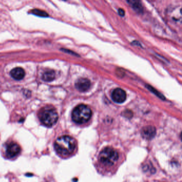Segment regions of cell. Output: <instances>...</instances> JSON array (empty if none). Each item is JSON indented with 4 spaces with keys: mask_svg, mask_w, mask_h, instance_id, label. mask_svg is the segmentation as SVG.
<instances>
[{
    "mask_svg": "<svg viewBox=\"0 0 182 182\" xmlns=\"http://www.w3.org/2000/svg\"><path fill=\"white\" fill-rule=\"evenodd\" d=\"M76 147V141L72 137L63 136L57 139L55 143L56 152L62 156H67L74 152Z\"/></svg>",
    "mask_w": 182,
    "mask_h": 182,
    "instance_id": "1",
    "label": "cell"
},
{
    "mask_svg": "<svg viewBox=\"0 0 182 182\" xmlns=\"http://www.w3.org/2000/svg\"><path fill=\"white\" fill-rule=\"evenodd\" d=\"M39 118L43 124L50 127L56 124L58 119V115L55 108L47 106L40 110Z\"/></svg>",
    "mask_w": 182,
    "mask_h": 182,
    "instance_id": "2",
    "label": "cell"
},
{
    "mask_svg": "<svg viewBox=\"0 0 182 182\" xmlns=\"http://www.w3.org/2000/svg\"><path fill=\"white\" fill-rule=\"evenodd\" d=\"M92 115L90 108L85 105H78L73 111L72 114L73 121L78 124H83L88 121Z\"/></svg>",
    "mask_w": 182,
    "mask_h": 182,
    "instance_id": "3",
    "label": "cell"
},
{
    "mask_svg": "<svg viewBox=\"0 0 182 182\" xmlns=\"http://www.w3.org/2000/svg\"><path fill=\"white\" fill-rule=\"evenodd\" d=\"M118 158L119 154L117 151L111 147H106L103 149L99 155L100 162L106 166L114 165Z\"/></svg>",
    "mask_w": 182,
    "mask_h": 182,
    "instance_id": "4",
    "label": "cell"
},
{
    "mask_svg": "<svg viewBox=\"0 0 182 182\" xmlns=\"http://www.w3.org/2000/svg\"><path fill=\"white\" fill-rule=\"evenodd\" d=\"M127 95L126 92L120 88H117L114 90L112 93V98L115 102L122 103L126 100Z\"/></svg>",
    "mask_w": 182,
    "mask_h": 182,
    "instance_id": "5",
    "label": "cell"
},
{
    "mask_svg": "<svg viewBox=\"0 0 182 182\" xmlns=\"http://www.w3.org/2000/svg\"><path fill=\"white\" fill-rule=\"evenodd\" d=\"M75 88L81 92L87 91L91 86V82L86 78H80L77 80L75 84Z\"/></svg>",
    "mask_w": 182,
    "mask_h": 182,
    "instance_id": "6",
    "label": "cell"
},
{
    "mask_svg": "<svg viewBox=\"0 0 182 182\" xmlns=\"http://www.w3.org/2000/svg\"><path fill=\"white\" fill-rule=\"evenodd\" d=\"M20 152V147L18 144L11 143L8 145L6 149V154L10 158L16 156Z\"/></svg>",
    "mask_w": 182,
    "mask_h": 182,
    "instance_id": "7",
    "label": "cell"
},
{
    "mask_svg": "<svg viewBox=\"0 0 182 182\" xmlns=\"http://www.w3.org/2000/svg\"><path fill=\"white\" fill-rule=\"evenodd\" d=\"M142 136L143 137L147 140H151L156 134V129L153 126H146L142 130Z\"/></svg>",
    "mask_w": 182,
    "mask_h": 182,
    "instance_id": "8",
    "label": "cell"
},
{
    "mask_svg": "<svg viewBox=\"0 0 182 182\" xmlns=\"http://www.w3.org/2000/svg\"><path fill=\"white\" fill-rule=\"evenodd\" d=\"M10 75L14 79L20 80L23 79L25 77V72L23 68L21 67H16L12 70L10 72Z\"/></svg>",
    "mask_w": 182,
    "mask_h": 182,
    "instance_id": "9",
    "label": "cell"
},
{
    "mask_svg": "<svg viewBox=\"0 0 182 182\" xmlns=\"http://www.w3.org/2000/svg\"><path fill=\"white\" fill-rule=\"evenodd\" d=\"M131 8L138 14H142L143 7L140 0H127Z\"/></svg>",
    "mask_w": 182,
    "mask_h": 182,
    "instance_id": "10",
    "label": "cell"
},
{
    "mask_svg": "<svg viewBox=\"0 0 182 182\" xmlns=\"http://www.w3.org/2000/svg\"><path fill=\"white\" fill-rule=\"evenodd\" d=\"M56 77V74L54 71L48 70L43 73L42 75V79L46 82L53 81Z\"/></svg>",
    "mask_w": 182,
    "mask_h": 182,
    "instance_id": "11",
    "label": "cell"
},
{
    "mask_svg": "<svg viewBox=\"0 0 182 182\" xmlns=\"http://www.w3.org/2000/svg\"><path fill=\"white\" fill-rule=\"evenodd\" d=\"M30 12L32 14L36 15L37 16L41 17H47L49 16L48 13H47L46 12L41 10L37 9L32 10Z\"/></svg>",
    "mask_w": 182,
    "mask_h": 182,
    "instance_id": "12",
    "label": "cell"
},
{
    "mask_svg": "<svg viewBox=\"0 0 182 182\" xmlns=\"http://www.w3.org/2000/svg\"><path fill=\"white\" fill-rule=\"evenodd\" d=\"M118 12H119V14L121 16H124V14H125V11L124 9H119L118 10Z\"/></svg>",
    "mask_w": 182,
    "mask_h": 182,
    "instance_id": "13",
    "label": "cell"
},
{
    "mask_svg": "<svg viewBox=\"0 0 182 182\" xmlns=\"http://www.w3.org/2000/svg\"><path fill=\"white\" fill-rule=\"evenodd\" d=\"M62 50H64V52H68V50H66V49H62ZM70 52H71V51H70ZM71 54H74V52H71Z\"/></svg>",
    "mask_w": 182,
    "mask_h": 182,
    "instance_id": "14",
    "label": "cell"
},
{
    "mask_svg": "<svg viewBox=\"0 0 182 182\" xmlns=\"http://www.w3.org/2000/svg\"><path fill=\"white\" fill-rule=\"evenodd\" d=\"M64 1H65V0H64Z\"/></svg>",
    "mask_w": 182,
    "mask_h": 182,
    "instance_id": "15",
    "label": "cell"
}]
</instances>
